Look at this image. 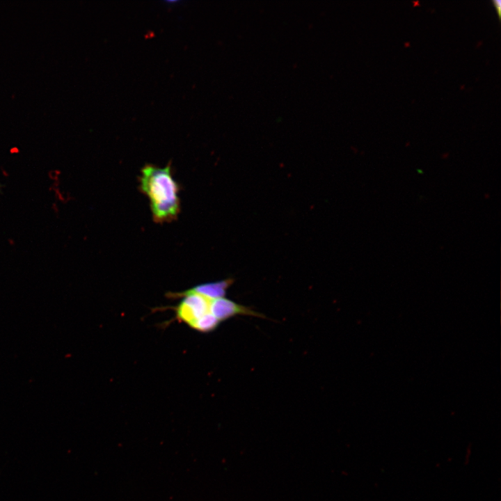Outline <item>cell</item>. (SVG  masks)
I'll use <instances>...</instances> for the list:
<instances>
[{
	"mask_svg": "<svg viewBox=\"0 0 501 501\" xmlns=\"http://www.w3.org/2000/svg\"><path fill=\"white\" fill-rule=\"evenodd\" d=\"M230 280H221L209 283L201 284L181 292H168L166 297L169 299H179L189 294H198L208 299L213 300L224 297L226 290L231 285Z\"/></svg>",
	"mask_w": 501,
	"mask_h": 501,
	"instance_id": "4",
	"label": "cell"
},
{
	"mask_svg": "<svg viewBox=\"0 0 501 501\" xmlns=\"http://www.w3.org/2000/svg\"><path fill=\"white\" fill-rule=\"evenodd\" d=\"M209 312L219 322L239 315L265 317L262 314L256 312L248 307L238 304L225 297L212 300Z\"/></svg>",
	"mask_w": 501,
	"mask_h": 501,
	"instance_id": "3",
	"label": "cell"
},
{
	"mask_svg": "<svg viewBox=\"0 0 501 501\" xmlns=\"http://www.w3.org/2000/svg\"><path fill=\"white\" fill-rule=\"evenodd\" d=\"M140 189L148 196L154 220L164 223L175 219L180 210L179 186L170 164L160 168L145 165L139 179Z\"/></svg>",
	"mask_w": 501,
	"mask_h": 501,
	"instance_id": "1",
	"label": "cell"
},
{
	"mask_svg": "<svg viewBox=\"0 0 501 501\" xmlns=\"http://www.w3.org/2000/svg\"><path fill=\"white\" fill-rule=\"evenodd\" d=\"M219 323L220 322L215 317H214L210 312H208L188 326L198 331L208 333L216 329Z\"/></svg>",
	"mask_w": 501,
	"mask_h": 501,
	"instance_id": "5",
	"label": "cell"
},
{
	"mask_svg": "<svg viewBox=\"0 0 501 501\" xmlns=\"http://www.w3.org/2000/svg\"><path fill=\"white\" fill-rule=\"evenodd\" d=\"M492 3L495 7V8L497 10L499 19H500L501 17V1L500 0H493L492 1Z\"/></svg>",
	"mask_w": 501,
	"mask_h": 501,
	"instance_id": "6",
	"label": "cell"
},
{
	"mask_svg": "<svg viewBox=\"0 0 501 501\" xmlns=\"http://www.w3.org/2000/svg\"><path fill=\"white\" fill-rule=\"evenodd\" d=\"M180 303L174 308L176 318L190 324L195 320L210 312L209 307L212 300L198 294L184 296Z\"/></svg>",
	"mask_w": 501,
	"mask_h": 501,
	"instance_id": "2",
	"label": "cell"
}]
</instances>
